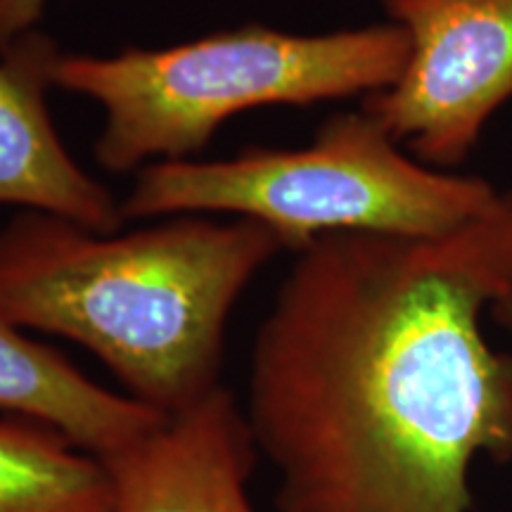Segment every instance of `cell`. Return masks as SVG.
Segmentation results:
<instances>
[{"label":"cell","mask_w":512,"mask_h":512,"mask_svg":"<svg viewBox=\"0 0 512 512\" xmlns=\"http://www.w3.org/2000/svg\"><path fill=\"white\" fill-rule=\"evenodd\" d=\"M512 192L437 238L339 233L297 252L249 356L245 415L278 512H475L472 467L512 458Z\"/></svg>","instance_id":"6da1fadb"},{"label":"cell","mask_w":512,"mask_h":512,"mask_svg":"<svg viewBox=\"0 0 512 512\" xmlns=\"http://www.w3.org/2000/svg\"><path fill=\"white\" fill-rule=\"evenodd\" d=\"M280 252L247 219L98 233L19 211L0 228V318L91 351L131 399L174 415L221 387L230 313Z\"/></svg>","instance_id":"7a4b0ae2"},{"label":"cell","mask_w":512,"mask_h":512,"mask_svg":"<svg viewBox=\"0 0 512 512\" xmlns=\"http://www.w3.org/2000/svg\"><path fill=\"white\" fill-rule=\"evenodd\" d=\"M406 60L408 38L387 19L318 34L245 24L164 48L62 50L53 83L100 107L95 162L110 174H138L195 159L238 114L380 93Z\"/></svg>","instance_id":"3957f363"},{"label":"cell","mask_w":512,"mask_h":512,"mask_svg":"<svg viewBox=\"0 0 512 512\" xmlns=\"http://www.w3.org/2000/svg\"><path fill=\"white\" fill-rule=\"evenodd\" d=\"M486 178L420 162L358 107L335 114L304 147H245L226 159H178L140 169L121 200L126 221L230 216L302 252L325 235L437 238L501 202Z\"/></svg>","instance_id":"277c9868"},{"label":"cell","mask_w":512,"mask_h":512,"mask_svg":"<svg viewBox=\"0 0 512 512\" xmlns=\"http://www.w3.org/2000/svg\"><path fill=\"white\" fill-rule=\"evenodd\" d=\"M408 38L399 79L361 100L420 162L458 171L512 100V0H375Z\"/></svg>","instance_id":"5b68a950"},{"label":"cell","mask_w":512,"mask_h":512,"mask_svg":"<svg viewBox=\"0 0 512 512\" xmlns=\"http://www.w3.org/2000/svg\"><path fill=\"white\" fill-rule=\"evenodd\" d=\"M256 458L245 408L221 384L102 460L112 512H254Z\"/></svg>","instance_id":"8992f818"},{"label":"cell","mask_w":512,"mask_h":512,"mask_svg":"<svg viewBox=\"0 0 512 512\" xmlns=\"http://www.w3.org/2000/svg\"><path fill=\"white\" fill-rule=\"evenodd\" d=\"M60 53L41 29L0 50V204L114 233L126 221L121 202L76 162L50 117Z\"/></svg>","instance_id":"52a82bcc"},{"label":"cell","mask_w":512,"mask_h":512,"mask_svg":"<svg viewBox=\"0 0 512 512\" xmlns=\"http://www.w3.org/2000/svg\"><path fill=\"white\" fill-rule=\"evenodd\" d=\"M0 411L38 420L107 458L150 432L162 413L112 392L67 356L0 318Z\"/></svg>","instance_id":"ba28073f"},{"label":"cell","mask_w":512,"mask_h":512,"mask_svg":"<svg viewBox=\"0 0 512 512\" xmlns=\"http://www.w3.org/2000/svg\"><path fill=\"white\" fill-rule=\"evenodd\" d=\"M0 512H112L110 470L53 427L5 413Z\"/></svg>","instance_id":"9c48e42d"},{"label":"cell","mask_w":512,"mask_h":512,"mask_svg":"<svg viewBox=\"0 0 512 512\" xmlns=\"http://www.w3.org/2000/svg\"><path fill=\"white\" fill-rule=\"evenodd\" d=\"M53 0H0V50L38 29Z\"/></svg>","instance_id":"30bf717a"},{"label":"cell","mask_w":512,"mask_h":512,"mask_svg":"<svg viewBox=\"0 0 512 512\" xmlns=\"http://www.w3.org/2000/svg\"><path fill=\"white\" fill-rule=\"evenodd\" d=\"M494 313H496V318L503 323V328L512 335V275H510L508 285H505L503 294L498 297V302L494 306Z\"/></svg>","instance_id":"8fae6325"}]
</instances>
